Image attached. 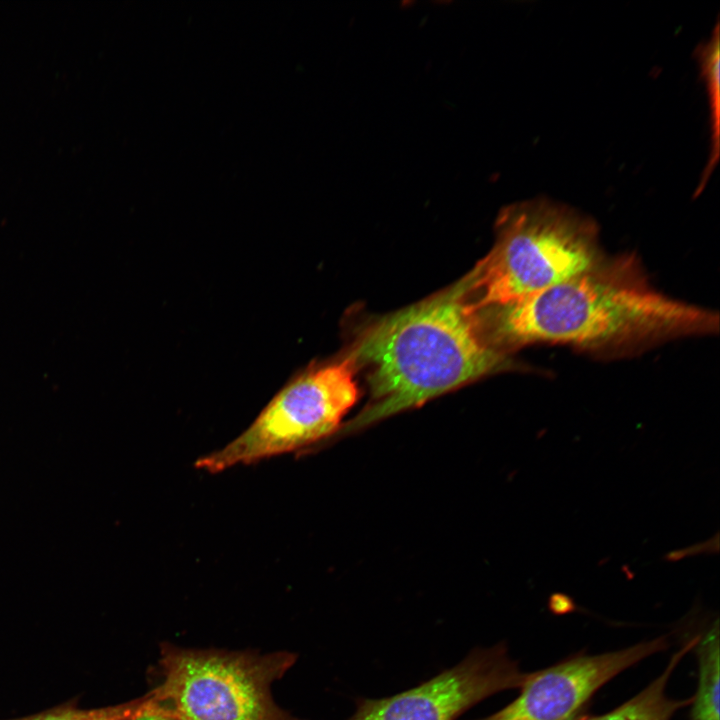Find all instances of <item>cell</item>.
Masks as SVG:
<instances>
[{
	"mask_svg": "<svg viewBox=\"0 0 720 720\" xmlns=\"http://www.w3.org/2000/svg\"><path fill=\"white\" fill-rule=\"evenodd\" d=\"M718 316L658 292L632 259L602 260L551 288L500 307L498 335L510 345L627 348L711 333Z\"/></svg>",
	"mask_w": 720,
	"mask_h": 720,
	"instance_id": "obj_1",
	"label": "cell"
},
{
	"mask_svg": "<svg viewBox=\"0 0 720 720\" xmlns=\"http://www.w3.org/2000/svg\"><path fill=\"white\" fill-rule=\"evenodd\" d=\"M454 288L384 319L351 356L371 366V402L344 428L352 434L482 377L502 355L480 335L476 311Z\"/></svg>",
	"mask_w": 720,
	"mask_h": 720,
	"instance_id": "obj_2",
	"label": "cell"
},
{
	"mask_svg": "<svg viewBox=\"0 0 720 720\" xmlns=\"http://www.w3.org/2000/svg\"><path fill=\"white\" fill-rule=\"evenodd\" d=\"M498 227L494 247L466 278L469 291L480 292L471 304L476 312L537 294L603 260L595 224L550 200L511 205Z\"/></svg>",
	"mask_w": 720,
	"mask_h": 720,
	"instance_id": "obj_3",
	"label": "cell"
},
{
	"mask_svg": "<svg viewBox=\"0 0 720 720\" xmlns=\"http://www.w3.org/2000/svg\"><path fill=\"white\" fill-rule=\"evenodd\" d=\"M290 651L196 649L160 644L158 708L175 720H304L282 709L272 685L295 664Z\"/></svg>",
	"mask_w": 720,
	"mask_h": 720,
	"instance_id": "obj_4",
	"label": "cell"
},
{
	"mask_svg": "<svg viewBox=\"0 0 720 720\" xmlns=\"http://www.w3.org/2000/svg\"><path fill=\"white\" fill-rule=\"evenodd\" d=\"M354 376L352 357L304 374L283 388L237 438L200 457L195 466L218 473L327 440L339 432L358 399Z\"/></svg>",
	"mask_w": 720,
	"mask_h": 720,
	"instance_id": "obj_5",
	"label": "cell"
},
{
	"mask_svg": "<svg viewBox=\"0 0 720 720\" xmlns=\"http://www.w3.org/2000/svg\"><path fill=\"white\" fill-rule=\"evenodd\" d=\"M529 672L504 641L473 648L460 662L419 685L382 698L356 699L346 720H457L467 710L502 691L520 689Z\"/></svg>",
	"mask_w": 720,
	"mask_h": 720,
	"instance_id": "obj_6",
	"label": "cell"
},
{
	"mask_svg": "<svg viewBox=\"0 0 720 720\" xmlns=\"http://www.w3.org/2000/svg\"><path fill=\"white\" fill-rule=\"evenodd\" d=\"M667 647L668 639L663 635L601 654L580 651L549 667L529 672L512 702L476 720H582L595 694L606 683Z\"/></svg>",
	"mask_w": 720,
	"mask_h": 720,
	"instance_id": "obj_7",
	"label": "cell"
},
{
	"mask_svg": "<svg viewBox=\"0 0 720 720\" xmlns=\"http://www.w3.org/2000/svg\"><path fill=\"white\" fill-rule=\"evenodd\" d=\"M696 636L685 640L672 655L665 670L638 694L601 715H586L582 720H671L677 710L690 705L693 697L673 699L667 695L668 681L684 655L692 650Z\"/></svg>",
	"mask_w": 720,
	"mask_h": 720,
	"instance_id": "obj_8",
	"label": "cell"
},
{
	"mask_svg": "<svg viewBox=\"0 0 720 720\" xmlns=\"http://www.w3.org/2000/svg\"><path fill=\"white\" fill-rule=\"evenodd\" d=\"M692 650L697 658L698 680L688 720H719L718 617L696 634Z\"/></svg>",
	"mask_w": 720,
	"mask_h": 720,
	"instance_id": "obj_9",
	"label": "cell"
},
{
	"mask_svg": "<svg viewBox=\"0 0 720 720\" xmlns=\"http://www.w3.org/2000/svg\"><path fill=\"white\" fill-rule=\"evenodd\" d=\"M719 24L705 43L696 49L697 59L701 67V74L704 78L710 104L711 120V150L708 163L699 183L698 192L707 183L719 158L720 149V88H719Z\"/></svg>",
	"mask_w": 720,
	"mask_h": 720,
	"instance_id": "obj_10",
	"label": "cell"
},
{
	"mask_svg": "<svg viewBox=\"0 0 720 720\" xmlns=\"http://www.w3.org/2000/svg\"><path fill=\"white\" fill-rule=\"evenodd\" d=\"M150 692L131 701L96 709H79L62 705L39 714L16 720H130L156 709Z\"/></svg>",
	"mask_w": 720,
	"mask_h": 720,
	"instance_id": "obj_11",
	"label": "cell"
},
{
	"mask_svg": "<svg viewBox=\"0 0 720 720\" xmlns=\"http://www.w3.org/2000/svg\"><path fill=\"white\" fill-rule=\"evenodd\" d=\"M130 720H175L174 718L163 714L158 708L150 710L142 715L134 717Z\"/></svg>",
	"mask_w": 720,
	"mask_h": 720,
	"instance_id": "obj_12",
	"label": "cell"
}]
</instances>
